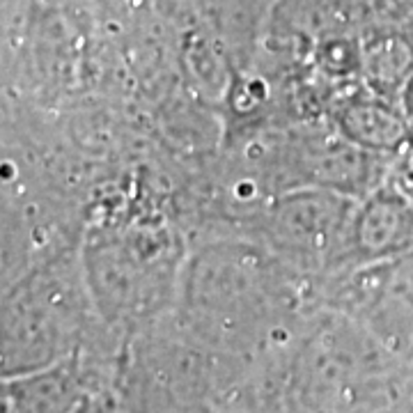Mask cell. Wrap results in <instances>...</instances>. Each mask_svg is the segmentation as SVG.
<instances>
[{"mask_svg": "<svg viewBox=\"0 0 413 413\" xmlns=\"http://www.w3.org/2000/svg\"><path fill=\"white\" fill-rule=\"evenodd\" d=\"M90 308L83 264L67 250L26 268L3 303V374H28L78 354Z\"/></svg>", "mask_w": 413, "mask_h": 413, "instance_id": "cell-1", "label": "cell"}, {"mask_svg": "<svg viewBox=\"0 0 413 413\" xmlns=\"http://www.w3.org/2000/svg\"><path fill=\"white\" fill-rule=\"evenodd\" d=\"M83 259L92 301L108 321H138L159 312L175 283V243L150 230L99 232Z\"/></svg>", "mask_w": 413, "mask_h": 413, "instance_id": "cell-2", "label": "cell"}, {"mask_svg": "<svg viewBox=\"0 0 413 413\" xmlns=\"http://www.w3.org/2000/svg\"><path fill=\"white\" fill-rule=\"evenodd\" d=\"M354 200L328 188H292L255 218L262 246L299 273H340Z\"/></svg>", "mask_w": 413, "mask_h": 413, "instance_id": "cell-3", "label": "cell"}, {"mask_svg": "<svg viewBox=\"0 0 413 413\" xmlns=\"http://www.w3.org/2000/svg\"><path fill=\"white\" fill-rule=\"evenodd\" d=\"M337 305L395 349L413 347V250L335 273Z\"/></svg>", "mask_w": 413, "mask_h": 413, "instance_id": "cell-4", "label": "cell"}, {"mask_svg": "<svg viewBox=\"0 0 413 413\" xmlns=\"http://www.w3.org/2000/svg\"><path fill=\"white\" fill-rule=\"evenodd\" d=\"M408 250H413V200L399 184L383 181L354 209L345 268L390 259Z\"/></svg>", "mask_w": 413, "mask_h": 413, "instance_id": "cell-5", "label": "cell"}, {"mask_svg": "<svg viewBox=\"0 0 413 413\" xmlns=\"http://www.w3.org/2000/svg\"><path fill=\"white\" fill-rule=\"evenodd\" d=\"M7 379L5 413H74L83 402L76 354L51 367Z\"/></svg>", "mask_w": 413, "mask_h": 413, "instance_id": "cell-6", "label": "cell"}, {"mask_svg": "<svg viewBox=\"0 0 413 413\" xmlns=\"http://www.w3.org/2000/svg\"><path fill=\"white\" fill-rule=\"evenodd\" d=\"M337 129L342 138L365 152L395 154L408 140L411 124L381 97L361 94L337 108Z\"/></svg>", "mask_w": 413, "mask_h": 413, "instance_id": "cell-7", "label": "cell"}]
</instances>
